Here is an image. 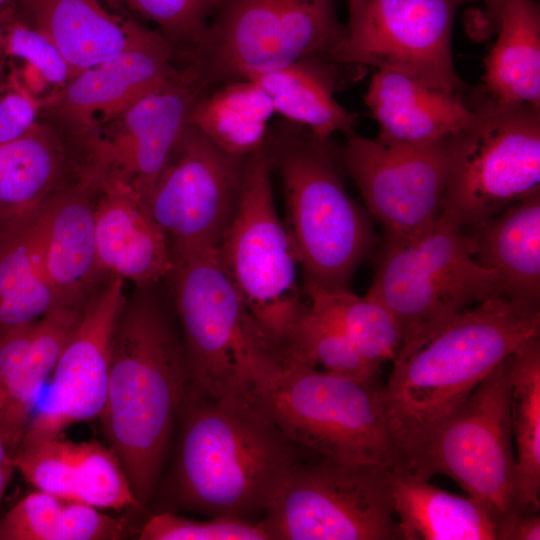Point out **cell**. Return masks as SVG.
<instances>
[{"mask_svg":"<svg viewBox=\"0 0 540 540\" xmlns=\"http://www.w3.org/2000/svg\"><path fill=\"white\" fill-rule=\"evenodd\" d=\"M539 509H522L507 517L495 529V540H539Z\"/></svg>","mask_w":540,"mask_h":540,"instance_id":"ab89813d","label":"cell"},{"mask_svg":"<svg viewBox=\"0 0 540 540\" xmlns=\"http://www.w3.org/2000/svg\"><path fill=\"white\" fill-rule=\"evenodd\" d=\"M274 107L253 80L215 86L196 105L190 124L222 151L249 156L264 146Z\"/></svg>","mask_w":540,"mask_h":540,"instance_id":"1f68e13d","label":"cell"},{"mask_svg":"<svg viewBox=\"0 0 540 540\" xmlns=\"http://www.w3.org/2000/svg\"><path fill=\"white\" fill-rule=\"evenodd\" d=\"M539 336V306L494 297L461 312L419 350L393 361L381 397L404 466L414 446L502 360Z\"/></svg>","mask_w":540,"mask_h":540,"instance_id":"3957f363","label":"cell"},{"mask_svg":"<svg viewBox=\"0 0 540 540\" xmlns=\"http://www.w3.org/2000/svg\"><path fill=\"white\" fill-rule=\"evenodd\" d=\"M472 123L451 137L442 213L475 228L540 189V109L465 93Z\"/></svg>","mask_w":540,"mask_h":540,"instance_id":"9c48e42d","label":"cell"},{"mask_svg":"<svg viewBox=\"0 0 540 540\" xmlns=\"http://www.w3.org/2000/svg\"><path fill=\"white\" fill-rule=\"evenodd\" d=\"M363 68L328 59L305 58L256 75L255 81L270 99L275 113L329 140L337 132L354 134L357 115L341 106L335 93Z\"/></svg>","mask_w":540,"mask_h":540,"instance_id":"cb8c5ba5","label":"cell"},{"mask_svg":"<svg viewBox=\"0 0 540 540\" xmlns=\"http://www.w3.org/2000/svg\"><path fill=\"white\" fill-rule=\"evenodd\" d=\"M249 156L222 151L191 124L184 131L147 199L173 262L218 249L237 210Z\"/></svg>","mask_w":540,"mask_h":540,"instance_id":"5bb4252c","label":"cell"},{"mask_svg":"<svg viewBox=\"0 0 540 540\" xmlns=\"http://www.w3.org/2000/svg\"><path fill=\"white\" fill-rule=\"evenodd\" d=\"M96 248L103 274L154 285L174 262L169 243L146 201L131 187L103 175L96 203Z\"/></svg>","mask_w":540,"mask_h":540,"instance_id":"44dd1931","label":"cell"},{"mask_svg":"<svg viewBox=\"0 0 540 540\" xmlns=\"http://www.w3.org/2000/svg\"><path fill=\"white\" fill-rule=\"evenodd\" d=\"M124 280L110 276L90 296L54 371L48 400L32 416L19 445L57 437L99 418L106 402L111 342L124 305Z\"/></svg>","mask_w":540,"mask_h":540,"instance_id":"e0dca14e","label":"cell"},{"mask_svg":"<svg viewBox=\"0 0 540 540\" xmlns=\"http://www.w3.org/2000/svg\"><path fill=\"white\" fill-rule=\"evenodd\" d=\"M366 296L397 323L401 347L394 361L419 350L470 304L504 297L497 273L474 260L463 230L443 213L421 239L384 244Z\"/></svg>","mask_w":540,"mask_h":540,"instance_id":"8992f818","label":"cell"},{"mask_svg":"<svg viewBox=\"0 0 540 540\" xmlns=\"http://www.w3.org/2000/svg\"><path fill=\"white\" fill-rule=\"evenodd\" d=\"M468 230L471 256L497 273L504 297L539 306L540 189Z\"/></svg>","mask_w":540,"mask_h":540,"instance_id":"d4e9b609","label":"cell"},{"mask_svg":"<svg viewBox=\"0 0 540 540\" xmlns=\"http://www.w3.org/2000/svg\"><path fill=\"white\" fill-rule=\"evenodd\" d=\"M508 357L414 446L404 468L427 480L435 474L451 478L487 507L495 529L530 509L522 503L513 451Z\"/></svg>","mask_w":540,"mask_h":540,"instance_id":"30bf717a","label":"cell"},{"mask_svg":"<svg viewBox=\"0 0 540 540\" xmlns=\"http://www.w3.org/2000/svg\"><path fill=\"white\" fill-rule=\"evenodd\" d=\"M281 361L365 381H377L381 365L364 357L338 330L309 309L279 352Z\"/></svg>","mask_w":540,"mask_h":540,"instance_id":"e575fe53","label":"cell"},{"mask_svg":"<svg viewBox=\"0 0 540 540\" xmlns=\"http://www.w3.org/2000/svg\"><path fill=\"white\" fill-rule=\"evenodd\" d=\"M399 540H495L487 507L404 469H388Z\"/></svg>","mask_w":540,"mask_h":540,"instance_id":"83f0119b","label":"cell"},{"mask_svg":"<svg viewBox=\"0 0 540 540\" xmlns=\"http://www.w3.org/2000/svg\"><path fill=\"white\" fill-rule=\"evenodd\" d=\"M83 306H59L35 321L0 331V382L8 399L2 441L11 455L21 442L39 391L51 377Z\"/></svg>","mask_w":540,"mask_h":540,"instance_id":"7402d4cb","label":"cell"},{"mask_svg":"<svg viewBox=\"0 0 540 540\" xmlns=\"http://www.w3.org/2000/svg\"><path fill=\"white\" fill-rule=\"evenodd\" d=\"M10 458H11V455L9 451L7 450L3 441L0 439V462H4L6 460H9Z\"/></svg>","mask_w":540,"mask_h":540,"instance_id":"ee69618b","label":"cell"},{"mask_svg":"<svg viewBox=\"0 0 540 540\" xmlns=\"http://www.w3.org/2000/svg\"><path fill=\"white\" fill-rule=\"evenodd\" d=\"M24 7L76 74L120 53L143 25L109 12L100 0H24Z\"/></svg>","mask_w":540,"mask_h":540,"instance_id":"4316f807","label":"cell"},{"mask_svg":"<svg viewBox=\"0 0 540 540\" xmlns=\"http://www.w3.org/2000/svg\"><path fill=\"white\" fill-rule=\"evenodd\" d=\"M483 7L472 9L466 16V29L471 38L483 41L497 32L503 10L509 0H482Z\"/></svg>","mask_w":540,"mask_h":540,"instance_id":"60d3db41","label":"cell"},{"mask_svg":"<svg viewBox=\"0 0 540 540\" xmlns=\"http://www.w3.org/2000/svg\"><path fill=\"white\" fill-rule=\"evenodd\" d=\"M266 149L282 181L287 229L303 282L348 288L375 244L373 227L343 182L336 148L285 119L270 126Z\"/></svg>","mask_w":540,"mask_h":540,"instance_id":"277c9868","label":"cell"},{"mask_svg":"<svg viewBox=\"0 0 540 540\" xmlns=\"http://www.w3.org/2000/svg\"><path fill=\"white\" fill-rule=\"evenodd\" d=\"M12 463L37 490L98 509H141L114 451L96 440L74 442L62 434L19 445Z\"/></svg>","mask_w":540,"mask_h":540,"instance_id":"ffe728a7","label":"cell"},{"mask_svg":"<svg viewBox=\"0 0 540 540\" xmlns=\"http://www.w3.org/2000/svg\"><path fill=\"white\" fill-rule=\"evenodd\" d=\"M39 113L37 104L21 92L0 95V144L26 133L38 120Z\"/></svg>","mask_w":540,"mask_h":540,"instance_id":"f35d334b","label":"cell"},{"mask_svg":"<svg viewBox=\"0 0 540 540\" xmlns=\"http://www.w3.org/2000/svg\"><path fill=\"white\" fill-rule=\"evenodd\" d=\"M377 381L278 360L248 394L301 449L352 463L403 468Z\"/></svg>","mask_w":540,"mask_h":540,"instance_id":"5b68a950","label":"cell"},{"mask_svg":"<svg viewBox=\"0 0 540 540\" xmlns=\"http://www.w3.org/2000/svg\"><path fill=\"white\" fill-rule=\"evenodd\" d=\"M365 102L380 125L378 139L390 144L447 139L475 118L465 93L444 92L392 69H377Z\"/></svg>","mask_w":540,"mask_h":540,"instance_id":"603a6c76","label":"cell"},{"mask_svg":"<svg viewBox=\"0 0 540 540\" xmlns=\"http://www.w3.org/2000/svg\"><path fill=\"white\" fill-rule=\"evenodd\" d=\"M9 46L12 54L26 59L51 83H63L76 75L56 46L34 28L15 27Z\"/></svg>","mask_w":540,"mask_h":540,"instance_id":"74e56055","label":"cell"},{"mask_svg":"<svg viewBox=\"0 0 540 540\" xmlns=\"http://www.w3.org/2000/svg\"><path fill=\"white\" fill-rule=\"evenodd\" d=\"M37 211L0 218V330L37 320L66 305L42 269L35 231Z\"/></svg>","mask_w":540,"mask_h":540,"instance_id":"f546056e","label":"cell"},{"mask_svg":"<svg viewBox=\"0 0 540 540\" xmlns=\"http://www.w3.org/2000/svg\"><path fill=\"white\" fill-rule=\"evenodd\" d=\"M211 89L191 64H182L157 87L104 122L88 143L91 164L131 187L147 203L193 111Z\"/></svg>","mask_w":540,"mask_h":540,"instance_id":"2e32d148","label":"cell"},{"mask_svg":"<svg viewBox=\"0 0 540 540\" xmlns=\"http://www.w3.org/2000/svg\"><path fill=\"white\" fill-rule=\"evenodd\" d=\"M154 23L183 59L201 41L222 0H105Z\"/></svg>","mask_w":540,"mask_h":540,"instance_id":"d590c367","label":"cell"},{"mask_svg":"<svg viewBox=\"0 0 540 540\" xmlns=\"http://www.w3.org/2000/svg\"><path fill=\"white\" fill-rule=\"evenodd\" d=\"M496 33L477 90L501 103L540 109L539 4L509 0Z\"/></svg>","mask_w":540,"mask_h":540,"instance_id":"f1b7e54d","label":"cell"},{"mask_svg":"<svg viewBox=\"0 0 540 540\" xmlns=\"http://www.w3.org/2000/svg\"><path fill=\"white\" fill-rule=\"evenodd\" d=\"M345 36L333 0H222L182 64L214 88L305 58L340 63Z\"/></svg>","mask_w":540,"mask_h":540,"instance_id":"ba28073f","label":"cell"},{"mask_svg":"<svg viewBox=\"0 0 540 540\" xmlns=\"http://www.w3.org/2000/svg\"><path fill=\"white\" fill-rule=\"evenodd\" d=\"M129 529L94 506L36 489L0 520V540H119Z\"/></svg>","mask_w":540,"mask_h":540,"instance_id":"4dcf8cb0","label":"cell"},{"mask_svg":"<svg viewBox=\"0 0 540 540\" xmlns=\"http://www.w3.org/2000/svg\"><path fill=\"white\" fill-rule=\"evenodd\" d=\"M477 0H347L341 64L392 69L432 88L464 94L451 35L457 10Z\"/></svg>","mask_w":540,"mask_h":540,"instance_id":"4fadbf2b","label":"cell"},{"mask_svg":"<svg viewBox=\"0 0 540 540\" xmlns=\"http://www.w3.org/2000/svg\"><path fill=\"white\" fill-rule=\"evenodd\" d=\"M172 294L190 385L210 396L248 393L278 360L226 273L217 250L174 260Z\"/></svg>","mask_w":540,"mask_h":540,"instance_id":"52a82bcc","label":"cell"},{"mask_svg":"<svg viewBox=\"0 0 540 540\" xmlns=\"http://www.w3.org/2000/svg\"><path fill=\"white\" fill-rule=\"evenodd\" d=\"M310 456L262 516L270 540H399L387 468Z\"/></svg>","mask_w":540,"mask_h":540,"instance_id":"7c38bea8","label":"cell"},{"mask_svg":"<svg viewBox=\"0 0 540 540\" xmlns=\"http://www.w3.org/2000/svg\"><path fill=\"white\" fill-rule=\"evenodd\" d=\"M14 469L12 458L0 462V507Z\"/></svg>","mask_w":540,"mask_h":540,"instance_id":"b9f144b4","label":"cell"},{"mask_svg":"<svg viewBox=\"0 0 540 540\" xmlns=\"http://www.w3.org/2000/svg\"><path fill=\"white\" fill-rule=\"evenodd\" d=\"M510 419L524 508L540 509V336L509 355Z\"/></svg>","mask_w":540,"mask_h":540,"instance_id":"836d02e7","label":"cell"},{"mask_svg":"<svg viewBox=\"0 0 540 540\" xmlns=\"http://www.w3.org/2000/svg\"><path fill=\"white\" fill-rule=\"evenodd\" d=\"M74 147L83 145L40 113L26 133L0 144V218L33 213L64 186Z\"/></svg>","mask_w":540,"mask_h":540,"instance_id":"484cf974","label":"cell"},{"mask_svg":"<svg viewBox=\"0 0 540 540\" xmlns=\"http://www.w3.org/2000/svg\"><path fill=\"white\" fill-rule=\"evenodd\" d=\"M302 290L310 311L342 333L364 357L379 365L394 361L401 334L386 307L348 288L327 289L303 282Z\"/></svg>","mask_w":540,"mask_h":540,"instance_id":"d6a6232c","label":"cell"},{"mask_svg":"<svg viewBox=\"0 0 540 540\" xmlns=\"http://www.w3.org/2000/svg\"><path fill=\"white\" fill-rule=\"evenodd\" d=\"M160 511L254 521L305 458L248 394L207 396L190 383Z\"/></svg>","mask_w":540,"mask_h":540,"instance_id":"6da1fadb","label":"cell"},{"mask_svg":"<svg viewBox=\"0 0 540 540\" xmlns=\"http://www.w3.org/2000/svg\"><path fill=\"white\" fill-rule=\"evenodd\" d=\"M451 137L413 145L354 133L336 149L340 166L382 225L384 244L413 243L436 224L443 211Z\"/></svg>","mask_w":540,"mask_h":540,"instance_id":"9a60e30c","label":"cell"},{"mask_svg":"<svg viewBox=\"0 0 540 540\" xmlns=\"http://www.w3.org/2000/svg\"><path fill=\"white\" fill-rule=\"evenodd\" d=\"M140 540H270L261 520L228 517L208 520L187 518L173 511H159L140 528Z\"/></svg>","mask_w":540,"mask_h":540,"instance_id":"8d00e7d4","label":"cell"},{"mask_svg":"<svg viewBox=\"0 0 540 540\" xmlns=\"http://www.w3.org/2000/svg\"><path fill=\"white\" fill-rule=\"evenodd\" d=\"M103 173L87 164L73 183L52 194L35 215L43 272L69 306H83L102 276L96 248V203Z\"/></svg>","mask_w":540,"mask_h":540,"instance_id":"d6986e66","label":"cell"},{"mask_svg":"<svg viewBox=\"0 0 540 540\" xmlns=\"http://www.w3.org/2000/svg\"><path fill=\"white\" fill-rule=\"evenodd\" d=\"M6 1H8V0H0V5L5 3Z\"/></svg>","mask_w":540,"mask_h":540,"instance_id":"f6af8a7d","label":"cell"},{"mask_svg":"<svg viewBox=\"0 0 540 540\" xmlns=\"http://www.w3.org/2000/svg\"><path fill=\"white\" fill-rule=\"evenodd\" d=\"M169 41L142 25L120 53L82 70L45 102L40 115L87 143L98 124L160 85L177 67Z\"/></svg>","mask_w":540,"mask_h":540,"instance_id":"ac0fdd59","label":"cell"},{"mask_svg":"<svg viewBox=\"0 0 540 540\" xmlns=\"http://www.w3.org/2000/svg\"><path fill=\"white\" fill-rule=\"evenodd\" d=\"M152 286H137L121 309L99 416L142 505L155 490L189 386L182 340Z\"/></svg>","mask_w":540,"mask_h":540,"instance_id":"7a4b0ae2","label":"cell"},{"mask_svg":"<svg viewBox=\"0 0 540 540\" xmlns=\"http://www.w3.org/2000/svg\"><path fill=\"white\" fill-rule=\"evenodd\" d=\"M271 172L264 144L248 157L240 201L217 252L254 321L279 353L308 302L298 281L297 250L275 208Z\"/></svg>","mask_w":540,"mask_h":540,"instance_id":"8fae6325","label":"cell"},{"mask_svg":"<svg viewBox=\"0 0 540 540\" xmlns=\"http://www.w3.org/2000/svg\"><path fill=\"white\" fill-rule=\"evenodd\" d=\"M8 412V399L2 383L0 382V439L5 429L6 419Z\"/></svg>","mask_w":540,"mask_h":540,"instance_id":"7bdbcfd3","label":"cell"}]
</instances>
